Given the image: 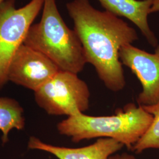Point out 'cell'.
I'll use <instances>...</instances> for the list:
<instances>
[{
	"mask_svg": "<svg viewBox=\"0 0 159 159\" xmlns=\"http://www.w3.org/2000/svg\"><path fill=\"white\" fill-rule=\"evenodd\" d=\"M34 93L37 104L51 116L69 117L89 108V88L73 73L59 71Z\"/></svg>",
	"mask_w": 159,
	"mask_h": 159,
	"instance_id": "obj_4",
	"label": "cell"
},
{
	"mask_svg": "<svg viewBox=\"0 0 159 159\" xmlns=\"http://www.w3.org/2000/svg\"><path fill=\"white\" fill-rule=\"evenodd\" d=\"M123 147V144L110 138H99L91 145L79 148L51 145L34 136L30 137L28 142L29 149L46 152L58 159H109Z\"/></svg>",
	"mask_w": 159,
	"mask_h": 159,
	"instance_id": "obj_8",
	"label": "cell"
},
{
	"mask_svg": "<svg viewBox=\"0 0 159 159\" xmlns=\"http://www.w3.org/2000/svg\"><path fill=\"white\" fill-rule=\"evenodd\" d=\"M120 60L140 81L142 90L137 98L139 106L153 105L159 101V44L150 53L128 44L120 50Z\"/></svg>",
	"mask_w": 159,
	"mask_h": 159,
	"instance_id": "obj_7",
	"label": "cell"
},
{
	"mask_svg": "<svg viewBox=\"0 0 159 159\" xmlns=\"http://www.w3.org/2000/svg\"><path fill=\"white\" fill-rule=\"evenodd\" d=\"M109 159H137L134 156L129 154L122 153L111 156Z\"/></svg>",
	"mask_w": 159,
	"mask_h": 159,
	"instance_id": "obj_12",
	"label": "cell"
},
{
	"mask_svg": "<svg viewBox=\"0 0 159 159\" xmlns=\"http://www.w3.org/2000/svg\"><path fill=\"white\" fill-rule=\"evenodd\" d=\"M106 11L118 17H125L135 24L154 48L158 40L150 30L148 16L152 13L154 0H98Z\"/></svg>",
	"mask_w": 159,
	"mask_h": 159,
	"instance_id": "obj_9",
	"label": "cell"
},
{
	"mask_svg": "<svg viewBox=\"0 0 159 159\" xmlns=\"http://www.w3.org/2000/svg\"><path fill=\"white\" fill-rule=\"evenodd\" d=\"M59 71L56 64L50 58L23 44L12 58L7 71V79L35 92Z\"/></svg>",
	"mask_w": 159,
	"mask_h": 159,
	"instance_id": "obj_6",
	"label": "cell"
},
{
	"mask_svg": "<svg viewBox=\"0 0 159 159\" xmlns=\"http://www.w3.org/2000/svg\"><path fill=\"white\" fill-rule=\"evenodd\" d=\"M153 116V120L148 130L131 149L136 153L150 149H159V101L153 105L142 106Z\"/></svg>",
	"mask_w": 159,
	"mask_h": 159,
	"instance_id": "obj_11",
	"label": "cell"
},
{
	"mask_svg": "<svg viewBox=\"0 0 159 159\" xmlns=\"http://www.w3.org/2000/svg\"><path fill=\"white\" fill-rule=\"evenodd\" d=\"M24 44L50 58L60 71L78 74L87 63L77 34L64 21L55 0H44L41 20L30 27Z\"/></svg>",
	"mask_w": 159,
	"mask_h": 159,
	"instance_id": "obj_3",
	"label": "cell"
},
{
	"mask_svg": "<svg viewBox=\"0 0 159 159\" xmlns=\"http://www.w3.org/2000/svg\"><path fill=\"white\" fill-rule=\"evenodd\" d=\"M44 2L31 0L20 8L16 7L15 0H6L0 4V90L8 81L7 71L12 58L24 44Z\"/></svg>",
	"mask_w": 159,
	"mask_h": 159,
	"instance_id": "obj_5",
	"label": "cell"
},
{
	"mask_svg": "<svg viewBox=\"0 0 159 159\" xmlns=\"http://www.w3.org/2000/svg\"><path fill=\"white\" fill-rule=\"evenodd\" d=\"M25 125L24 109L16 100L0 97V131L3 144L8 142L13 129L23 130Z\"/></svg>",
	"mask_w": 159,
	"mask_h": 159,
	"instance_id": "obj_10",
	"label": "cell"
},
{
	"mask_svg": "<svg viewBox=\"0 0 159 159\" xmlns=\"http://www.w3.org/2000/svg\"><path fill=\"white\" fill-rule=\"evenodd\" d=\"M153 120V116L142 106L129 103L113 115L90 116L79 113L67 117L57 125L58 132L79 143L95 138H110L129 149L142 136Z\"/></svg>",
	"mask_w": 159,
	"mask_h": 159,
	"instance_id": "obj_2",
	"label": "cell"
},
{
	"mask_svg": "<svg viewBox=\"0 0 159 159\" xmlns=\"http://www.w3.org/2000/svg\"><path fill=\"white\" fill-rule=\"evenodd\" d=\"M4 1H6V0H0V4H1L2 2H3Z\"/></svg>",
	"mask_w": 159,
	"mask_h": 159,
	"instance_id": "obj_13",
	"label": "cell"
},
{
	"mask_svg": "<svg viewBox=\"0 0 159 159\" xmlns=\"http://www.w3.org/2000/svg\"><path fill=\"white\" fill-rule=\"evenodd\" d=\"M74 30L83 46L87 63L95 68L104 85L114 92L125 85L120 49L138 40L136 30L119 17L100 11L89 0H73L66 4Z\"/></svg>",
	"mask_w": 159,
	"mask_h": 159,
	"instance_id": "obj_1",
	"label": "cell"
}]
</instances>
